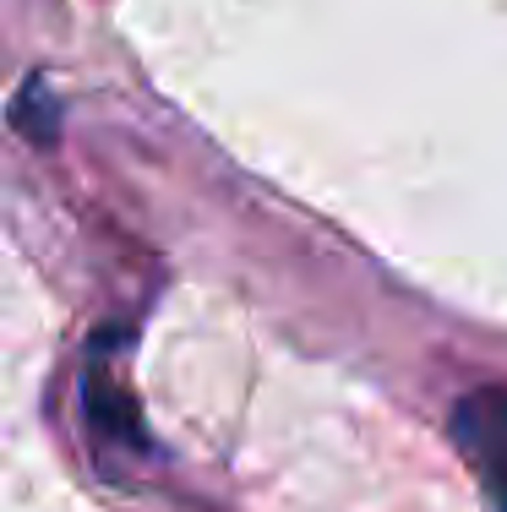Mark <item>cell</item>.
I'll return each mask as SVG.
<instances>
[{
  "instance_id": "obj_1",
  "label": "cell",
  "mask_w": 507,
  "mask_h": 512,
  "mask_svg": "<svg viewBox=\"0 0 507 512\" xmlns=\"http://www.w3.org/2000/svg\"><path fill=\"white\" fill-rule=\"evenodd\" d=\"M453 442L507 512V387H475L453 409Z\"/></svg>"
},
{
  "instance_id": "obj_2",
  "label": "cell",
  "mask_w": 507,
  "mask_h": 512,
  "mask_svg": "<svg viewBox=\"0 0 507 512\" xmlns=\"http://www.w3.org/2000/svg\"><path fill=\"white\" fill-rule=\"evenodd\" d=\"M82 409H88V420L99 425V436H110V442H126V447H148V436H142V409H137V398L120 393L115 376L104 371V365H93L88 382H82Z\"/></svg>"
}]
</instances>
